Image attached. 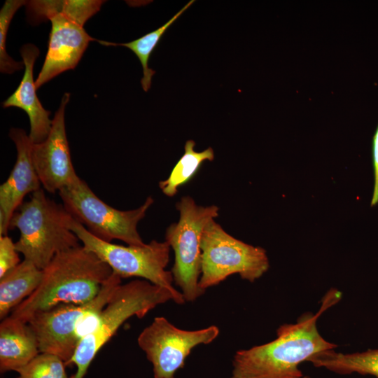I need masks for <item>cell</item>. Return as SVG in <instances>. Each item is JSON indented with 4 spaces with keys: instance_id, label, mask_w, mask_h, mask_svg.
<instances>
[{
    "instance_id": "10",
    "label": "cell",
    "mask_w": 378,
    "mask_h": 378,
    "mask_svg": "<svg viewBox=\"0 0 378 378\" xmlns=\"http://www.w3.org/2000/svg\"><path fill=\"white\" fill-rule=\"evenodd\" d=\"M219 332L216 326L183 330L166 318L157 316L141 332L137 343L153 365L154 378H175L192 349L200 344H210Z\"/></svg>"
},
{
    "instance_id": "7",
    "label": "cell",
    "mask_w": 378,
    "mask_h": 378,
    "mask_svg": "<svg viewBox=\"0 0 378 378\" xmlns=\"http://www.w3.org/2000/svg\"><path fill=\"white\" fill-rule=\"evenodd\" d=\"M176 206L179 219L166 229L164 241L174 253L171 270L174 281L185 300L194 302L205 292L199 286L202 233L207 223L218 216L219 208L198 205L190 196L183 197Z\"/></svg>"
},
{
    "instance_id": "20",
    "label": "cell",
    "mask_w": 378,
    "mask_h": 378,
    "mask_svg": "<svg viewBox=\"0 0 378 378\" xmlns=\"http://www.w3.org/2000/svg\"><path fill=\"white\" fill-rule=\"evenodd\" d=\"M194 2V0L190 1L162 26L136 40L123 43L99 40L97 41L103 46H124L131 50L141 64L143 68V77L141 80V87L145 92H148L151 86L153 76L155 74V71L148 66L150 55L166 31Z\"/></svg>"
},
{
    "instance_id": "21",
    "label": "cell",
    "mask_w": 378,
    "mask_h": 378,
    "mask_svg": "<svg viewBox=\"0 0 378 378\" xmlns=\"http://www.w3.org/2000/svg\"><path fill=\"white\" fill-rule=\"evenodd\" d=\"M64 362L55 355L39 353L27 365L18 370V378H68Z\"/></svg>"
},
{
    "instance_id": "5",
    "label": "cell",
    "mask_w": 378,
    "mask_h": 378,
    "mask_svg": "<svg viewBox=\"0 0 378 378\" xmlns=\"http://www.w3.org/2000/svg\"><path fill=\"white\" fill-rule=\"evenodd\" d=\"M121 282L122 279L113 272L99 294L89 302L62 304L33 314L27 323L36 337L40 353L55 355L66 365H69L81 338L93 329Z\"/></svg>"
},
{
    "instance_id": "3",
    "label": "cell",
    "mask_w": 378,
    "mask_h": 378,
    "mask_svg": "<svg viewBox=\"0 0 378 378\" xmlns=\"http://www.w3.org/2000/svg\"><path fill=\"white\" fill-rule=\"evenodd\" d=\"M72 218L64 205L48 197L43 188L35 191L10 222V230L20 231L15 243L17 251L24 260L44 270L57 253L80 246L69 227Z\"/></svg>"
},
{
    "instance_id": "22",
    "label": "cell",
    "mask_w": 378,
    "mask_h": 378,
    "mask_svg": "<svg viewBox=\"0 0 378 378\" xmlns=\"http://www.w3.org/2000/svg\"><path fill=\"white\" fill-rule=\"evenodd\" d=\"M26 1L7 0L0 11V70L2 73L13 74L23 68L24 63L12 59L6 50L7 33L10 21L17 10L27 4Z\"/></svg>"
},
{
    "instance_id": "17",
    "label": "cell",
    "mask_w": 378,
    "mask_h": 378,
    "mask_svg": "<svg viewBox=\"0 0 378 378\" xmlns=\"http://www.w3.org/2000/svg\"><path fill=\"white\" fill-rule=\"evenodd\" d=\"M307 361L339 374L358 373L378 378V349L349 354L330 349L313 355Z\"/></svg>"
},
{
    "instance_id": "6",
    "label": "cell",
    "mask_w": 378,
    "mask_h": 378,
    "mask_svg": "<svg viewBox=\"0 0 378 378\" xmlns=\"http://www.w3.org/2000/svg\"><path fill=\"white\" fill-rule=\"evenodd\" d=\"M69 227L83 246L106 262L121 279L142 278L169 290L175 295L177 304L186 302L181 291L172 285L174 279L171 271L166 270L170 251L167 241L152 240L143 246H125L96 237L74 217Z\"/></svg>"
},
{
    "instance_id": "12",
    "label": "cell",
    "mask_w": 378,
    "mask_h": 378,
    "mask_svg": "<svg viewBox=\"0 0 378 378\" xmlns=\"http://www.w3.org/2000/svg\"><path fill=\"white\" fill-rule=\"evenodd\" d=\"M48 20L52 23L48 48L42 69L35 81L36 88L69 69H74L89 43L96 41L83 26L62 14Z\"/></svg>"
},
{
    "instance_id": "16",
    "label": "cell",
    "mask_w": 378,
    "mask_h": 378,
    "mask_svg": "<svg viewBox=\"0 0 378 378\" xmlns=\"http://www.w3.org/2000/svg\"><path fill=\"white\" fill-rule=\"evenodd\" d=\"M43 270L27 260L0 278V318H6L38 287Z\"/></svg>"
},
{
    "instance_id": "1",
    "label": "cell",
    "mask_w": 378,
    "mask_h": 378,
    "mask_svg": "<svg viewBox=\"0 0 378 378\" xmlns=\"http://www.w3.org/2000/svg\"><path fill=\"white\" fill-rule=\"evenodd\" d=\"M338 296L339 292L329 291L316 314L305 312L295 323L281 325L276 337L267 343L237 351L231 378H309L300 365L317 353L337 348L322 337L316 323Z\"/></svg>"
},
{
    "instance_id": "8",
    "label": "cell",
    "mask_w": 378,
    "mask_h": 378,
    "mask_svg": "<svg viewBox=\"0 0 378 378\" xmlns=\"http://www.w3.org/2000/svg\"><path fill=\"white\" fill-rule=\"evenodd\" d=\"M201 251L199 286L204 290L235 274L242 279L253 282L270 267L264 248L234 238L215 219L211 220L204 229Z\"/></svg>"
},
{
    "instance_id": "23",
    "label": "cell",
    "mask_w": 378,
    "mask_h": 378,
    "mask_svg": "<svg viewBox=\"0 0 378 378\" xmlns=\"http://www.w3.org/2000/svg\"><path fill=\"white\" fill-rule=\"evenodd\" d=\"M18 253L9 236L0 235V278L21 262Z\"/></svg>"
},
{
    "instance_id": "14",
    "label": "cell",
    "mask_w": 378,
    "mask_h": 378,
    "mask_svg": "<svg viewBox=\"0 0 378 378\" xmlns=\"http://www.w3.org/2000/svg\"><path fill=\"white\" fill-rule=\"evenodd\" d=\"M25 67L22 79L15 91L2 104L4 108L15 106L26 112L29 118V136L33 144L44 141L48 136L52 120L50 112L46 110L36 95L33 69L39 55L38 48L33 44L24 45L20 50Z\"/></svg>"
},
{
    "instance_id": "13",
    "label": "cell",
    "mask_w": 378,
    "mask_h": 378,
    "mask_svg": "<svg viewBox=\"0 0 378 378\" xmlns=\"http://www.w3.org/2000/svg\"><path fill=\"white\" fill-rule=\"evenodd\" d=\"M17 160L7 180L0 186V235H7L13 214L24 202V197L41 189V182L31 158L32 142L20 128H11Z\"/></svg>"
},
{
    "instance_id": "15",
    "label": "cell",
    "mask_w": 378,
    "mask_h": 378,
    "mask_svg": "<svg viewBox=\"0 0 378 378\" xmlns=\"http://www.w3.org/2000/svg\"><path fill=\"white\" fill-rule=\"evenodd\" d=\"M36 337L27 323L10 316L0 323V371L18 370L27 365L38 354Z\"/></svg>"
},
{
    "instance_id": "24",
    "label": "cell",
    "mask_w": 378,
    "mask_h": 378,
    "mask_svg": "<svg viewBox=\"0 0 378 378\" xmlns=\"http://www.w3.org/2000/svg\"><path fill=\"white\" fill-rule=\"evenodd\" d=\"M372 160L374 167V188L371 206H374L378 203V126L372 141Z\"/></svg>"
},
{
    "instance_id": "19",
    "label": "cell",
    "mask_w": 378,
    "mask_h": 378,
    "mask_svg": "<svg viewBox=\"0 0 378 378\" xmlns=\"http://www.w3.org/2000/svg\"><path fill=\"white\" fill-rule=\"evenodd\" d=\"M195 141L189 139L184 146V153L172 169L168 178L159 182L162 192L168 197H174L181 186L188 183L198 172L205 161H213L214 151L211 147L197 152Z\"/></svg>"
},
{
    "instance_id": "18",
    "label": "cell",
    "mask_w": 378,
    "mask_h": 378,
    "mask_svg": "<svg viewBox=\"0 0 378 378\" xmlns=\"http://www.w3.org/2000/svg\"><path fill=\"white\" fill-rule=\"evenodd\" d=\"M103 1H30L27 2L29 13L35 20L49 19L56 14L64 15L80 24L97 13Z\"/></svg>"
},
{
    "instance_id": "4",
    "label": "cell",
    "mask_w": 378,
    "mask_h": 378,
    "mask_svg": "<svg viewBox=\"0 0 378 378\" xmlns=\"http://www.w3.org/2000/svg\"><path fill=\"white\" fill-rule=\"evenodd\" d=\"M169 300L177 304L169 290L145 279L120 284L101 312L93 329L81 338L69 363L76 367L71 378L84 377L96 354L127 319L132 316L141 318Z\"/></svg>"
},
{
    "instance_id": "11",
    "label": "cell",
    "mask_w": 378,
    "mask_h": 378,
    "mask_svg": "<svg viewBox=\"0 0 378 378\" xmlns=\"http://www.w3.org/2000/svg\"><path fill=\"white\" fill-rule=\"evenodd\" d=\"M70 99L66 92L62 98L59 108L52 120L47 138L41 143L32 144L31 158L43 188L50 193L76 183L80 178L74 168L67 141L64 112Z\"/></svg>"
},
{
    "instance_id": "2",
    "label": "cell",
    "mask_w": 378,
    "mask_h": 378,
    "mask_svg": "<svg viewBox=\"0 0 378 378\" xmlns=\"http://www.w3.org/2000/svg\"><path fill=\"white\" fill-rule=\"evenodd\" d=\"M112 273L106 262L83 245L60 252L43 270L38 287L10 316L27 323L35 313L59 304L89 302Z\"/></svg>"
},
{
    "instance_id": "9",
    "label": "cell",
    "mask_w": 378,
    "mask_h": 378,
    "mask_svg": "<svg viewBox=\"0 0 378 378\" xmlns=\"http://www.w3.org/2000/svg\"><path fill=\"white\" fill-rule=\"evenodd\" d=\"M58 193L68 212L96 237L107 242L119 239L131 246L145 244L137 225L154 202L151 197L135 209L118 210L99 198L81 178Z\"/></svg>"
}]
</instances>
